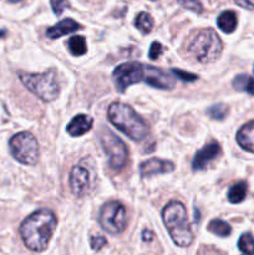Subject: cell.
Segmentation results:
<instances>
[{"instance_id": "1", "label": "cell", "mask_w": 254, "mask_h": 255, "mask_svg": "<svg viewBox=\"0 0 254 255\" xmlns=\"http://www.w3.org/2000/svg\"><path fill=\"white\" fill-rule=\"evenodd\" d=\"M57 221L50 209H39L30 214L20 226V236L32 252H44L56 229Z\"/></svg>"}, {"instance_id": "2", "label": "cell", "mask_w": 254, "mask_h": 255, "mask_svg": "<svg viewBox=\"0 0 254 255\" xmlns=\"http://www.w3.org/2000/svg\"><path fill=\"white\" fill-rule=\"evenodd\" d=\"M107 116L115 127L133 141H142L148 136L149 128L144 120L128 105L114 102L107 110Z\"/></svg>"}, {"instance_id": "3", "label": "cell", "mask_w": 254, "mask_h": 255, "mask_svg": "<svg viewBox=\"0 0 254 255\" xmlns=\"http://www.w3.org/2000/svg\"><path fill=\"white\" fill-rule=\"evenodd\" d=\"M163 223L174 244L181 248L191 246L193 242V233L191 231L186 207L178 201H172L162 212Z\"/></svg>"}, {"instance_id": "4", "label": "cell", "mask_w": 254, "mask_h": 255, "mask_svg": "<svg viewBox=\"0 0 254 255\" xmlns=\"http://www.w3.org/2000/svg\"><path fill=\"white\" fill-rule=\"evenodd\" d=\"M189 54L202 64H211L221 56L223 42L213 29L199 30L187 46Z\"/></svg>"}, {"instance_id": "5", "label": "cell", "mask_w": 254, "mask_h": 255, "mask_svg": "<svg viewBox=\"0 0 254 255\" xmlns=\"http://www.w3.org/2000/svg\"><path fill=\"white\" fill-rule=\"evenodd\" d=\"M19 79L30 92L36 95L42 101H54L59 96L60 87L55 69H50L41 74L19 72Z\"/></svg>"}, {"instance_id": "6", "label": "cell", "mask_w": 254, "mask_h": 255, "mask_svg": "<svg viewBox=\"0 0 254 255\" xmlns=\"http://www.w3.org/2000/svg\"><path fill=\"white\" fill-rule=\"evenodd\" d=\"M12 157L20 163L34 166L39 159V143L30 132H20L11 137L9 142Z\"/></svg>"}, {"instance_id": "7", "label": "cell", "mask_w": 254, "mask_h": 255, "mask_svg": "<svg viewBox=\"0 0 254 255\" xmlns=\"http://www.w3.org/2000/svg\"><path fill=\"white\" fill-rule=\"evenodd\" d=\"M99 223L107 233H122L127 226V213L124 204L117 201L105 203L100 211Z\"/></svg>"}, {"instance_id": "8", "label": "cell", "mask_w": 254, "mask_h": 255, "mask_svg": "<svg viewBox=\"0 0 254 255\" xmlns=\"http://www.w3.org/2000/svg\"><path fill=\"white\" fill-rule=\"evenodd\" d=\"M100 141L104 147V151L109 157V166L115 171L124 168L127 163V156H128L127 147L124 141L109 129L102 132Z\"/></svg>"}, {"instance_id": "9", "label": "cell", "mask_w": 254, "mask_h": 255, "mask_svg": "<svg viewBox=\"0 0 254 255\" xmlns=\"http://www.w3.org/2000/svg\"><path fill=\"white\" fill-rule=\"evenodd\" d=\"M114 81L119 92H125L127 87L143 81L144 66L139 62H125L114 70Z\"/></svg>"}, {"instance_id": "10", "label": "cell", "mask_w": 254, "mask_h": 255, "mask_svg": "<svg viewBox=\"0 0 254 255\" xmlns=\"http://www.w3.org/2000/svg\"><path fill=\"white\" fill-rule=\"evenodd\" d=\"M70 189L76 197H84L90 193L94 183L92 168L89 166H84L82 162L76 164L70 172Z\"/></svg>"}, {"instance_id": "11", "label": "cell", "mask_w": 254, "mask_h": 255, "mask_svg": "<svg viewBox=\"0 0 254 255\" xmlns=\"http://www.w3.org/2000/svg\"><path fill=\"white\" fill-rule=\"evenodd\" d=\"M143 81L149 86L159 90H172L174 87L173 77L166 71L154 66H144Z\"/></svg>"}, {"instance_id": "12", "label": "cell", "mask_w": 254, "mask_h": 255, "mask_svg": "<svg viewBox=\"0 0 254 255\" xmlns=\"http://www.w3.org/2000/svg\"><path fill=\"white\" fill-rule=\"evenodd\" d=\"M222 148L219 146L218 142L213 141L211 143L206 144L202 149H199L198 152L194 156L193 162H192V167H193V171H203L207 168L209 163L212 161L217 158V157L221 156Z\"/></svg>"}, {"instance_id": "13", "label": "cell", "mask_w": 254, "mask_h": 255, "mask_svg": "<svg viewBox=\"0 0 254 255\" xmlns=\"http://www.w3.org/2000/svg\"><path fill=\"white\" fill-rule=\"evenodd\" d=\"M174 171V163L171 161L159 158H151L148 161L143 162L139 167V173L143 177H151L153 174H163L169 173Z\"/></svg>"}, {"instance_id": "14", "label": "cell", "mask_w": 254, "mask_h": 255, "mask_svg": "<svg viewBox=\"0 0 254 255\" xmlns=\"http://www.w3.org/2000/svg\"><path fill=\"white\" fill-rule=\"evenodd\" d=\"M92 124H94V120L90 116H87V115H77L67 125L66 131L70 136L80 137L82 134L87 133L92 128Z\"/></svg>"}, {"instance_id": "15", "label": "cell", "mask_w": 254, "mask_h": 255, "mask_svg": "<svg viewBox=\"0 0 254 255\" xmlns=\"http://www.w3.org/2000/svg\"><path fill=\"white\" fill-rule=\"evenodd\" d=\"M81 29L82 25H80L75 20L64 19L60 22H57V24H55L54 26L49 27L46 30V36L50 37V39H59V37L64 36V35L71 34V32H75Z\"/></svg>"}, {"instance_id": "16", "label": "cell", "mask_w": 254, "mask_h": 255, "mask_svg": "<svg viewBox=\"0 0 254 255\" xmlns=\"http://www.w3.org/2000/svg\"><path fill=\"white\" fill-rule=\"evenodd\" d=\"M237 142L243 149L254 153V120L239 129L237 133Z\"/></svg>"}, {"instance_id": "17", "label": "cell", "mask_w": 254, "mask_h": 255, "mask_svg": "<svg viewBox=\"0 0 254 255\" xmlns=\"http://www.w3.org/2000/svg\"><path fill=\"white\" fill-rule=\"evenodd\" d=\"M237 24H238V20H237L236 12L232 11V10H227L223 11L217 19V25H218L219 29L222 30L226 34H231L234 30L237 29Z\"/></svg>"}, {"instance_id": "18", "label": "cell", "mask_w": 254, "mask_h": 255, "mask_svg": "<svg viewBox=\"0 0 254 255\" xmlns=\"http://www.w3.org/2000/svg\"><path fill=\"white\" fill-rule=\"evenodd\" d=\"M247 183L246 182H238L233 184L228 192V201L233 204H238L246 199L247 196Z\"/></svg>"}, {"instance_id": "19", "label": "cell", "mask_w": 254, "mask_h": 255, "mask_svg": "<svg viewBox=\"0 0 254 255\" xmlns=\"http://www.w3.org/2000/svg\"><path fill=\"white\" fill-rule=\"evenodd\" d=\"M153 17L148 14V12H139L137 14L136 19H134V26L142 32V34H149L153 29Z\"/></svg>"}, {"instance_id": "20", "label": "cell", "mask_w": 254, "mask_h": 255, "mask_svg": "<svg viewBox=\"0 0 254 255\" xmlns=\"http://www.w3.org/2000/svg\"><path fill=\"white\" fill-rule=\"evenodd\" d=\"M67 45H69L70 52L74 56H82L87 51L86 39L84 36H80V35H75V36L70 37Z\"/></svg>"}, {"instance_id": "21", "label": "cell", "mask_w": 254, "mask_h": 255, "mask_svg": "<svg viewBox=\"0 0 254 255\" xmlns=\"http://www.w3.org/2000/svg\"><path fill=\"white\" fill-rule=\"evenodd\" d=\"M233 87L238 91H244L249 95H254V79L248 75H238L233 80Z\"/></svg>"}, {"instance_id": "22", "label": "cell", "mask_w": 254, "mask_h": 255, "mask_svg": "<svg viewBox=\"0 0 254 255\" xmlns=\"http://www.w3.org/2000/svg\"><path fill=\"white\" fill-rule=\"evenodd\" d=\"M208 231L218 237H228L232 233L231 226L222 219H213L208 224Z\"/></svg>"}, {"instance_id": "23", "label": "cell", "mask_w": 254, "mask_h": 255, "mask_svg": "<svg viewBox=\"0 0 254 255\" xmlns=\"http://www.w3.org/2000/svg\"><path fill=\"white\" fill-rule=\"evenodd\" d=\"M239 251L244 254L254 255V238L251 233H244L238 242Z\"/></svg>"}, {"instance_id": "24", "label": "cell", "mask_w": 254, "mask_h": 255, "mask_svg": "<svg viewBox=\"0 0 254 255\" xmlns=\"http://www.w3.org/2000/svg\"><path fill=\"white\" fill-rule=\"evenodd\" d=\"M228 114V106L224 104H217L207 110V115L213 120H223Z\"/></svg>"}, {"instance_id": "25", "label": "cell", "mask_w": 254, "mask_h": 255, "mask_svg": "<svg viewBox=\"0 0 254 255\" xmlns=\"http://www.w3.org/2000/svg\"><path fill=\"white\" fill-rule=\"evenodd\" d=\"M179 4L186 9L192 10L194 12H202L203 7H202L201 0H178Z\"/></svg>"}, {"instance_id": "26", "label": "cell", "mask_w": 254, "mask_h": 255, "mask_svg": "<svg viewBox=\"0 0 254 255\" xmlns=\"http://www.w3.org/2000/svg\"><path fill=\"white\" fill-rule=\"evenodd\" d=\"M171 72L177 77V79L182 80V81H184V82H193V81H196V80H198V76H197V75L191 74V72L182 71V70L173 69Z\"/></svg>"}, {"instance_id": "27", "label": "cell", "mask_w": 254, "mask_h": 255, "mask_svg": "<svg viewBox=\"0 0 254 255\" xmlns=\"http://www.w3.org/2000/svg\"><path fill=\"white\" fill-rule=\"evenodd\" d=\"M70 4L67 0H51V7H52V11H54L55 15L60 16L62 14L66 7H69Z\"/></svg>"}, {"instance_id": "28", "label": "cell", "mask_w": 254, "mask_h": 255, "mask_svg": "<svg viewBox=\"0 0 254 255\" xmlns=\"http://www.w3.org/2000/svg\"><path fill=\"white\" fill-rule=\"evenodd\" d=\"M163 52V46H162L161 42L158 41H153L151 44V47H149V52H148V56L151 60H157L161 54Z\"/></svg>"}, {"instance_id": "29", "label": "cell", "mask_w": 254, "mask_h": 255, "mask_svg": "<svg viewBox=\"0 0 254 255\" xmlns=\"http://www.w3.org/2000/svg\"><path fill=\"white\" fill-rule=\"evenodd\" d=\"M107 244V241L101 236H97V237H92L91 238V247L92 249L95 251H100V249L104 248L105 246Z\"/></svg>"}, {"instance_id": "30", "label": "cell", "mask_w": 254, "mask_h": 255, "mask_svg": "<svg viewBox=\"0 0 254 255\" xmlns=\"http://www.w3.org/2000/svg\"><path fill=\"white\" fill-rule=\"evenodd\" d=\"M237 5L248 10H254V0H234Z\"/></svg>"}, {"instance_id": "31", "label": "cell", "mask_w": 254, "mask_h": 255, "mask_svg": "<svg viewBox=\"0 0 254 255\" xmlns=\"http://www.w3.org/2000/svg\"><path fill=\"white\" fill-rule=\"evenodd\" d=\"M198 255H223L219 251L212 248V247H203V248L199 251Z\"/></svg>"}, {"instance_id": "32", "label": "cell", "mask_w": 254, "mask_h": 255, "mask_svg": "<svg viewBox=\"0 0 254 255\" xmlns=\"http://www.w3.org/2000/svg\"><path fill=\"white\" fill-rule=\"evenodd\" d=\"M151 239H152V233H151V232L144 231L143 232V241L146 242V241H151Z\"/></svg>"}, {"instance_id": "33", "label": "cell", "mask_w": 254, "mask_h": 255, "mask_svg": "<svg viewBox=\"0 0 254 255\" xmlns=\"http://www.w3.org/2000/svg\"><path fill=\"white\" fill-rule=\"evenodd\" d=\"M5 32H6V31H5V30H0V39H1V37L4 36Z\"/></svg>"}, {"instance_id": "34", "label": "cell", "mask_w": 254, "mask_h": 255, "mask_svg": "<svg viewBox=\"0 0 254 255\" xmlns=\"http://www.w3.org/2000/svg\"><path fill=\"white\" fill-rule=\"evenodd\" d=\"M9 1H11V2H19V1H21V0H9Z\"/></svg>"}, {"instance_id": "35", "label": "cell", "mask_w": 254, "mask_h": 255, "mask_svg": "<svg viewBox=\"0 0 254 255\" xmlns=\"http://www.w3.org/2000/svg\"><path fill=\"white\" fill-rule=\"evenodd\" d=\"M152 1H157V0H152Z\"/></svg>"}]
</instances>
